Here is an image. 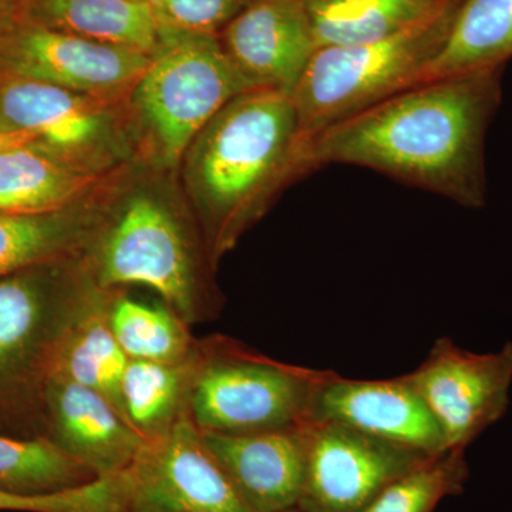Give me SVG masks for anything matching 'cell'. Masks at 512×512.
Here are the masks:
<instances>
[{"instance_id": "cell-1", "label": "cell", "mask_w": 512, "mask_h": 512, "mask_svg": "<svg viewBox=\"0 0 512 512\" xmlns=\"http://www.w3.org/2000/svg\"><path fill=\"white\" fill-rule=\"evenodd\" d=\"M501 72L420 83L320 131L306 141V170L357 165L483 207L485 134L503 96Z\"/></svg>"}, {"instance_id": "cell-2", "label": "cell", "mask_w": 512, "mask_h": 512, "mask_svg": "<svg viewBox=\"0 0 512 512\" xmlns=\"http://www.w3.org/2000/svg\"><path fill=\"white\" fill-rule=\"evenodd\" d=\"M306 143L291 97L256 89L222 107L183 157L190 197L214 269L296 175Z\"/></svg>"}, {"instance_id": "cell-3", "label": "cell", "mask_w": 512, "mask_h": 512, "mask_svg": "<svg viewBox=\"0 0 512 512\" xmlns=\"http://www.w3.org/2000/svg\"><path fill=\"white\" fill-rule=\"evenodd\" d=\"M83 258L0 278V434L46 437V390L64 339L104 293Z\"/></svg>"}, {"instance_id": "cell-4", "label": "cell", "mask_w": 512, "mask_h": 512, "mask_svg": "<svg viewBox=\"0 0 512 512\" xmlns=\"http://www.w3.org/2000/svg\"><path fill=\"white\" fill-rule=\"evenodd\" d=\"M208 259L181 218L147 194L134 195L110 218L103 215L83 255L103 291L146 286L190 326L214 320L221 309L205 281Z\"/></svg>"}, {"instance_id": "cell-5", "label": "cell", "mask_w": 512, "mask_h": 512, "mask_svg": "<svg viewBox=\"0 0 512 512\" xmlns=\"http://www.w3.org/2000/svg\"><path fill=\"white\" fill-rule=\"evenodd\" d=\"M251 90L220 35L160 26L156 50L128 101L158 161L175 167L215 114Z\"/></svg>"}, {"instance_id": "cell-6", "label": "cell", "mask_w": 512, "mask_h": 512, "mask_svg": "<svg viewBox=\"0 0 512 512\" xmlns=\"http://www.w3.org/2000/svg\"><path fill=\"white\" fill-rule=\"evenodd\" d=\"M460 0L377 42L323 47L292 96L303 140L417 86L440 52Z\"/></svg>"}, {"instance_id": "cell-7", "label": "cell", "mask_w": 512, "mask_h": 512, "mask_svg": "<svg viewBox=\"0 0 512 512\" xmlns=\"http://www.w3.org/2000/svg\"><path fill=\"white\" fill-rule=\"evenodd\" d=\"M329 372L276 362L227 338L200 340L188 416L201 433L289 430L312 421Z\"/></svg>"}, {"instance_id": "cell-8", "label": "cell", "mask_w": 512, "mask_h": 512, "mask_svg": "<svg viewBox=\"0 0 512 512\" xmlns=\"http://www.w3.org/2000/svg\"><path fill=\"white\" fill-rule=\"evenodd\" d=\"M404 377L436 420L447 450L467 448L507 413L512 342L497 352L474 353L440 338L423 363Z\"/></svg>"}, {"instance_id": "cell-9", "label": "cell", "mask_w": 512, "mask_h": 512, "mask_svg": "<svg viewBox=\"0 0 512 512\" xmlns=\"http://www.w3.org/2000/svg\"><path fill=\"white\" fill-rule=\"evenodd\" d=\"M434 454L420 453L335 423L306 427L305 512H362L384 488Z\"/></svg>"}, {"instance_id": "cell-10", "label": "cell", "mask_w": 512, "mask_h": 512, "mask_svg": "<svg viewBox=\"0 0 512 512\" xmlns=\"http://www.w3.org/2000/svg\"><path fill=\"white\" fill-rule=\"evenodd\" d=\"M150 56L26 23L0 37V72L97 99L130 97Z\"/></svg>"}, {"instance_id": "cell-11", "label": "cell", "mask_w": 512, "mask_h": 512, "mask_svg": "<svg viewBox=\"0 0 512 512\" xmlns=\"http://www.w3.org/2000/svg\"><path fill=\"white\" fill-rule=\"evenodd\" d=\"M116 103L53 84L5 77L0 83V133L35 134L37 144L47 150L101 171L119 150Z\"/></svg>"}, {"instance_id": "cell-12", "label": "cell", "mask_w": 512, "mask_h": 512, "mask_svg": "<svg viewBox=\"0 0 512 512\" xmlns=\"http://www.w3.org/2000/svg\"><path fill=\"white\" fill-rule=\"evenodd\" d=\"M131 498L175 512H255L204 443L188 412L126 470Z\"/></svg>"}, {"instance_id": "cell-13", "label": "cell", "mask_w": 512, "mask_h": 512, "mask_svg": "<svg viewBox=\"0 0 512 512\" xmlns=\"http://www.w3.org/2000/svg\"><path fill=\"white\" fill-rule=\"evenodd\" d=\"M312 421L340 424L420 453L447 450L436 420L404 375L353 380L329 372L316 393Z\"/></svg>"}, {"instance_id": "cell-14", "label": "cell", "mask_w": 512, "mask_h": 512, "mask_svg": "<svg viewBox=\"0 0 512 512\" xmlns=\"http://www.w3.org/2000/svg\"><path fill=\"white\" fill-rule=\"evenodd\" d=\"M220 39L255 89L291 97L318 52L303 0H254Z\"/></svg>"}, {"instance_id": "cell-15", "label": "cell", "mask_w": 512, "mask_h": 512, "mask_svg": "<svg viewBox=\"0 0 512 512\" xmlns=\"http://www.w3.org/2000/svg\"><path fill=\"white\" fill-rule=\"evenodd\" d=\"M46 439L99 478L126 471L148 441L106 397L53 377L46 390Z\"/></svg>"}, {"instance_id": "cell-16", "label": "cell", "mask_w": 512, "mask_h": 512, "mask_svg": "<svg viewBox=\"0 0 512 512\" xmlns=\"http://www.w3.org/2000/svg\"><path fill=\"white\" fill-rule=\"evenodd\" d=\"M306 426L251 434L201 433L212 456L249 508L298 507L306 471Z\"/></svg>"}, {"instance_id": "cell-17", "label": "cell", "mask_w": 512, "mask_h": 512, "mask_svg": "<svg viewBox=\"0 0 512 512\" xmlns=\"http://www.w3.org/2000/svg\"><path fill=\"white\" fill-rule=\"evenodd\" d=\"M101 171L37 143L0 151V214H42L89 200Z\"/></svg>"}, {"instance_id": "cell-18", "label": "cell", "mask_w": 512, "mask_h": 512, "mask_svg": "<svg viewBox=\"0 0 512 512\" xmlns=\"http://www.w3.org/2000/svg\"><path fill=\"white\" fill-rule=\"evenodd\" d=\"M103 215L89 200L42 214H0V278L83 258Z\"/></svg>"}, {"instance_id": "cell-19", "label": "cell", "mask_w": 512, "mask_h": 512, "mask_svg": "<svg viewBox=\"0 0 512 512\" xmlns=\"http://www.w3.org/2000/svg\"><path fill=\"white\" fill-rule=\"evenodd\" d=\"M28 23L151 53L160 40L153 5L144 0H22Z\"/></svg>"}, {"instance_id": "cell-20", "label": "cell", "mask_w": 512, "mask_h": 512, "mask_svg": "<svg viewBox=\"0 0 512 512\" xmlns=\"http://www.w3.org/2000/svg\"><path fill=\"white\" fill-rule=\"evenodd\" d=\"M512 57V0H460L446 40L421 83L503 69Z\"/></svg>"}, {"instance_id": "cell-21", "label": "cell", "mask_w": 512, "mask_h": 512, "mask_svg": "<svg viewBox=\"0 0 512 512\" xmlns=\"http://www.w3.org/2000/svg\"><path fill=\"white\" fill-rule=\"evenodd\" d=\"M451 0H303L318 49L377 42L420 25Z\"/></svg>"}, {"instance_id": "cell-22", "label": "cell", "mask_w": 512, "mask_h": 512, "mask_svg": "<svg viewBox=\"0 0 512 512\" xmlns=\"http://www.w3.org/2000/svg\"><path fill=\"white\" fill-rule=\"evenodd\" d=\"M200 365V342L181 363L130 360L121 383L124 416L150 443L170 433L188 412L192 382Z\"/></svg>"}, {"instance_id": "cell-23", "label": "cell", "mask_w": 512, "mask_h": 512, "mask_svg": "<svg viewBox=\"0 0 512 512\" xmlns=\"http://www.w3.org/2000/svg\"><path fill=\"white\" fill-rule=\"evenodd\" d=\"M116 292L104 293L70 330L57 357L53 377L100 393L124 416L121 383L130 359L110 328L109 308Z\"/></svg>"}, {"instance_id": "cell-24", "label": "cell", "mask_w": 512, "mask_h": 512, "mask_svg": "<svg viewBox=\"0 0 512 512\" xmlns=\"http://www.w3.org/2000/svg\"><path fill=\"white\" fill-rule=\"evenodd\" d=\"M114 338L130 360L181 363L198 348L190 325L164 305H150L114 293L109 308Z\"/></svg>"}, {"instance_id": "cell-25", "label": "cell", "mask_w": 512, "mask_h": 512, "mask_svg": "<svg viewBox=\"0 0 512 512\" xmlns=\"http://www.w3.org/2000/svg\"><path fill=\"white\" fill-rule=\"evenodd\" d=\"M97 478L46 437L18 439L0 434V490L23 495L59 493Z\"/></svg>"}, {"instance_id": "cell-26", "label": "cell", "mask_w": 512, "mask_h": 512, "mask_svg": "<svg viewBox=\"0 0 512 512\" xmlns=\"http://www.w3.org/2000/svg\"><path fill=\"white\" fill-rule=\"evenodd\" d=\"M467 448L434 454L377 495L362 512H433L447 497L463 493L470 476Z\"/></svg>"}, {"instance_id": "cell-27", "label": "cell", "mask_w": 512, "mask_h": 512, "mask_svg": "<svg viewBox=\"0 0 512 512\" xmlns=\"http://www.w3.org/2000/svg\"><path fill=\"white\" fill-rule=\"evenodd\" d=\"M254 0H153L158 25L181 32L220 35Z\"/></svg>"}, {"instance_id": "cell-28", "label": "cell", "mask_w": 512, "mask_h": 512, "mask_svg": "<svg viewBox=\"0 0 512 512\" xmlns=\"http://www.w3.org/2000/svg\"><path fill=\"white\" fill-rule=\"evenodd\" d=\"M101 494L93 484L59 493L23 495L0 490V511L101 512Z\"/></svg>"}, {"instance_id": "cell-29", "label": "cell", "mask_w": 512, "mask_h": 512, "mask_svg": "<svg viewBox=\"0 0 512 512\" xmlns=\"http://www.w3.org/2000/svg\"><path fill=\"white\" fill-rule=\"evenodd\" d=\"M39 138L30 133H0V151L8 148L26 146V144L37 143Z\"/></svg>"}, {"instance_id": "cell-30", "label": "cell", "mask_w": 512, "mask_h": 512, "mask_svg": "<svg viewBox=\"0 0 512 512\" xmlns=\"http://www.w3.org/2000/svg\"><path fill=\"white\" fill-rule=\"evenodd\" d=\"M124 512H175L173 510H168V508L160 507V505H153L148 503H138V501H133L130 507L127 508Z\"/></svg>"}, {"instance_id": "cell-31", "label": "cell", "mask_w": 512, "mask_h": 512, "mask_svg": "<svg viewBox=\"0 0 512 512\" xmlns=\"http://www.w3.org/2000/svg\"><path fill=\"white\" fill-rule=\"evenodd\" d=\"M12 3L13 0H0V12H2V10L8 9Z\"/></svg>"}, {"instance_id": "cell-32", "label": "cell", "mask_w": 512, "mask_h": 512, "mask_svg": "<svg viewBox=\"0 0 512 512\" xmlns=\"http://www.w3.org/2000/svg\"><path fill=\"white\" fill-rule=\"evenodd\" d=\"M279 512H305V511H302L301 508L295 507V508H289V510L279 511Z\"/></svg>"}, {"instance_id": "cell-33", "label": "cell", "mask_w": 512, "mask_h": 512, "mask_svg": "<svg viewBox=\"0 0 512 512\" xmlns=\"http://www.w3.org/2000/svg\"><path fill=\"white\" fill-rule=\"evenodd\" d=\"M144 2H150L151 3V2H153V0H144Z\"/></svg>"}]
</instances>
